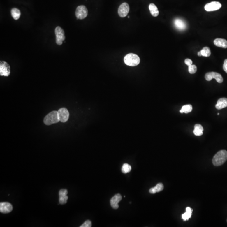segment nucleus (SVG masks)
Masks as SVG:
<instances>
[{
    "label": "nucleus",
    "mask_w": 227,
    "mask_h": 227,
    "mask_svg": "<svg viewBox=\"0 0 227 227\" xmlns=\"http://www.w3.org/2000/svg\"><path fill=\"white\" fill-rule=\"evenodd\" d=\"M227 160V151H219L214 156L212 159V163L215 166L223 165Z\"/></svg>",
    "instance_id": "nucleus-1"
},
{
    "label": "nucleus",
    "mask_w": 227,
    "mask_h": 227,
    "mask_svg": "<svg viewBox=\"0 0 227 227\" xmlns=\"http://www.w3.org/2000/svg\"><path fill=\"white\" fill-rule=\"evenodd\" d=\"M222 7V5L219 2L213 1L207 4L205 6V9L207 11H212L219 10Z\"/></svg>",
    "instance_id": "nucleus-9"
},
{
    "label": "nucleus",
    "mask_w": 227,
    "mask_h": 227,
    "mask_svg": "<svg viewBox=\"0 0 227 227\" xmlns=\"http://www.w3.org/2000/svg\"><path fill=\"white\" fill-rule=\"evenodd\" d=\"M164 185L162 183H159L155 187L150 189L149 192L151 194H155L157 192L161 191L164 189Z\"/></svg>",
    "instance_id": "nucleus-16"
},
{
    "label": "nucleus",
    "mask_w": 227,
    "mask_h": 227,
    "mask_svg": "<svg viewBox=\"0 0 227 227\" xmlns=\"http://www.w3.org/2000/svg\"><path fill=\"white\" fill-rule=\"evenodd\" d=\"M13 210L12 205L10 203L3 202L0 203V212L4 214L10 213Z\"/></svg>",
    "instance_id": "nucleus-11"
},
{
    "label": "nucleus",
    "mask_w": 227,
    "mask_h": 227,
    "mask_svg": "<svg viewBox=\"0 0 227 227\" xmlns=\"http://www.w3.org/2000/svg\"><path fill=\"white\" fill-rule=\"evenodd\" d=\"M215 107L216 109L218 110H221L227 107V98H222L218 100Z\"/></svg>",
    "instance_id": "nucleus-14"
},
{
    "label": "nucleus",
    "mask_w": 227,
    "mask_h": 227,
    "mask_svg": "<svg viewBox=\"0 0 227 227\" xmlns=\"http://www.w3.org/2000/svg\"><path fill=\"white\" fill-rule=\"evenodd\" d=\"M56 36V43L59 45H61L63 41L65 40V36L63 29L59 26H57L55 30Z\"/></svg>",
    "instance_id": "nucleus-4"
},
{
    "label": "nucleus",
    "mask_w": 227,
    "mask_h": 227,
    "mask_svg": "<svg viewBox=\"0 0 227 227\" xmlns=\"http://www.w3.org/2000/svg\"><path fill=\"white\" fill-rule=\"evenodd\" d=\"M185 63L188 65V66H189L192 64L193 62L190 59H186L185 60Z\"/></svg>",
    "instance_id": "nucleus-28"
},
{
    "label": "nucleus",
    "mask_w": 227,
    "mask_h": 227,
    "mask_svg": "<svg viewBox=\"0 0 227 227\" xmlns=\"http://www.w3.org/2000/svg\"><path fill=\"white\" fill-rule=\"evenodd\" d=\"M122 199V196L120 194L115 195L113 197H112L110 200V205L112 208L117 209L118 208V203L120 202Z\"/></svg>",
    "instance_id": "nucleus-12"
},
{
    "label": "nucleus",
    "mask_w": 227,
    "mask_h": 227,
    "mask_svg": "<svg viewBox=\"0 0 227 227\" xmlns=\"http://www.w3.org/2000/svg\"><path fill=\"white\" fill-rule=\"evenodd\" d=\"M192 110V106L191 104H188V105H184L182 107L181 110L180 111V112L181 113L187 114L191 112Z\"/></svg>",
    "instance_id": "nucleus-21"
},
{
    "label": "nucleus",
    "mask_w": 227,
    "mask_h": 227,
    "mask_svg": "<svg viewBox=\"0 0 227 227\" xmlns=\"http://www.w3.org/2000/svg\"><path fill=\"white\" fill-rule=\"evenodd\" d=\"M205 78L206 80L208 81L211 80L212 79H215L217 82L219 83H222L224 80L222 75L220 74L215 72H210L207 73L205 75Z\"/></svg>",
    "instance_id": "nucleus-8"
},
{
    "label": "nucleus",
    "mask_w": 227,
    "mask_h": 227,
    "mask_svg": "<svg viewBox=\"0 0 227 227\" xmlns=\"http://www.w3.org/2000/svg\"><path fill=\"white\" fill-rule=\"evenodd\" d=\"M149 9L150 11L151 14L153 17H156L158 16L159 14L157 7L154 3H151L149 6Z\"/></svg>",
    "instance_id": "nucleus-18"
},
{
    "label": "nucleus",
    "mask_w": 227,
    "mask_h": 227,
    "mask_svg": "<svg viewBox=\"0 0 227 227\" xmlns=\"http://www.w3.org/2000/svg\"><path fill=\"white\" fill-rule=\"evenodd\" d=\"M88 14V9L85 6H79L77 7L75 11V15L78 19L83 20L87 17Z\"/></svg>",
    "instance_id": "nucleus-5"
},
{
    "label": "nucleus",
    "mask_w": 227,
    "mask_h": 227,
    "mask_svg": "<svg viewBox=\"0 0 227 227\" xmlns=\"http://www.w3.org/2000/svg\"><path fill=\"white\" fill-rule=\"evenodd\" d=\"M175 26L178 30L182 31L186 28V24L184 20L179 18L176 19L174 22Z\"/></svg>",
    "instance_id": "nucleus-13"
},
{
    "label": "nucleus",
    "mask_w": 227,
    "mask_h": 227,
    "mask_svg": "<svg viewBox=\"0 0 227 227\" xmlns=\"http://www.w3.org/2000/svg\"><path fill=\"white\" fill-rule=\"evenodd\" d=\"M192 209H191L189 207H188L186 208V212L183 214L182 215V218L184 221L187 220H189L191 218L192 212Z\"/></svg>",
    "instance_id": "nucleus-19"
},
{
    "label": "nucleus",
    "mask_w": 227,
    "mask_h": 227,
    "mask_svg": "<svg viewBox=\"0 0 227 227\" xmlns=\"http://www.w3.org/2000/svg\"><path fill=\"white\" fill-rule=\"evenodd\" d=\"M131 170V165L128 164H124L122 165V172L124 174L130 172Z\"/></svg>",
    "instance_id": "nucleus-23"
},
{
    "label": "nucleus",
    "mask_w": 227,
    "mask_h": 227,
    "mask_svg": "<svg viewBox=\"0 0 227 227\" xmlns=\"http://www.w3.org/2000/svg\"><path fill=\"white\" fill-rule=\"evenodd\" d=\"M220 115V114H219V113L217 114V115Z\"/></svg>",
    "instance_id": "nucleus-31"
},
{
    "label": "nucleus",
    "mask_w": 227,
    "mask_h": 227,
    "mask_svg": "<svg viewBox=\"0 0 227 227\" xmlns=\"http://www.w3.org/2000/svg\"><path fill=\"white\" fill-rule=\"evenodd\" d=\"M11 73L10 66L6 61H0V75L8 77Z\"/></svg>",
    "instance_id": "nucleus-6"
},
{
    "label": "nucleus",
    "mask_w": 227,
    "mask_h": 227,
    "mask_svg": "<svg viewBox=\"0 0 227 227\" xmlns=\"http://www.w3.org/2000/svg\"><path fill=\"white\" fill-rule=\"evenodd\" d=\"M59 119L63 123L66 122L69 119L70 113L66 108L63 107L58 111Z\"/></svg>",
    "instance_id": "nucleus-7"
},
{
    "label": "nucleus",
    "mask_w": 227,
    "mask_h": 227,
    "mask_svg": "<svg viewBox=\"0 0 227 227\" xmlns=\"http://www.w3.org/2000/svg\"><path fill=\"white\" fill-rule=\"evenodd\" d=\"M130 11L129 5L127 3L122 4L118 8V15L121 17H125L128 15Z\"/></svg>",
    "instance_id": "nucleus-10"
},
{
    "label": "nucleus",
    "mask_w": 227,
    "mask_h": 227,
    "mask_svg": "<svg viewBox=\"0 0 227 227\" xmlns=\"http://www.w3.org/2000/svg\"><path fill=\"white\" fill-rule=\"evenodd\" d=\"M223 69L226 73H227V59H226L224 61V65H223Z\"/></svg>",
    "instance_id": "nucleus-29"
},
{
    "label": "nucleus",
    "mask_w": 227,
    "mask_h": 227,
    "mask_svg": "<svg viewBox=\"0 0 227 227\" xmlns=\"http://www.w3.org/2000/svg\"><path fill=\"white\" fill-rule=\"evenodd\" d=\"M214 43L217 47L224 48H227V41L224 39L217 38L214 41Z\"/></svg>",
    "instance_id": "nucleus-15"
},
{
    "label": "nucleus",
    "mask_w": 227,
    "mask_h": 227,
    "mask_svg": "<svg viewBox=\"0 0 227 227\" xmlns=\"http://www.w3.org/2000/svg\"><path fill=\"white\" fill-rule=\"evenodd\" d=\"M200 51L202 54V56L203 57H209L211 54L210 48L207 47H204Z\"/></svg>",
    "instance_id": "nucleus-22"
},
{
    "label": "nucleus",
    "mask_w": 227,
    "mask_h": 227,
    "mask_svg": "<svg viewBox=\"0 0 227 227\" xmlns=\"http://www.w3.org/2000/svg\"><path fill=\"white\" fill-rule=\"evenodd\" d=\"M68 194V191L65 189H62L60 190L59 192V196H62L67 195Z\"/></svg>",
    "instance_id": "nucleus-27"
},
{
    "label": "nucleus",
    "mask_w": 227,
    "mask_h": 227,
    "mask_svg": "<svg viewBox=\"0 0 227 227\" xmlns=\"http://www.w3.org/2000/svg\"><path fill=\"white\" fill-rule=\"evenodd\" d=\"M204 128L200 124H196L194 126V130L193 131L195 135L196 136H201L203 135V132Z\"/></svg>",
    "instance_id": "nucleus-17"
},
{
    "label": "nucleus",
    "mask_w": 227,
    "mask_h": 227,
    "mask_svg": "<svg viewBox=\"0 0 227 227\" xmlns=\"http://www.w3.org/2000/svg\"><path fill=\"white\" fill-rule=\"evenodd\" d=\"M68 197L67 195L64 196H59V202L61 205H64L66 204L68 200Z\"/></svg>",
    "instance_id": "nucleus-24"
},
{
    "label": "nucleus",
    "mask_w": 227,
    "mask_h": 227,
    "mask_svg": "<svg viewBox=\"0 0 227 227\" xmlns=\"http://www.w3.org/2000/svg\"><path fill=\"white\" fill-rule=\"evenodd\" d=\"M124 61L126 65L135 66L139 64L140 62V59L138 55L131 53L125 56Z\"/></svg>",
    "instance_id": "nucleus-2"
},
{
    "label": "nucleus",
    "mask_w": 227,
    "mask_h": 227,
    "mask_svg": "<svg viewBox=\"0 0 227 227\" xmlns=\"http://www.w3.org/2000/svg\"><path fill=\"white\" fill-rule=\"evenodd\" d=\"M197 71V67L195 65H190L189 66V72L190 74L195 73Z\"/></svg>",
    "instance_id": "nucleus-25"
},
{
    "label": "nucleus",
    "mask_w": 227,
    "mask_h": 227,
    "mask_svg": "<svg viewBox=\"0 0 227 227\" xmlns=\"http://www.w3.org/2000/svg\"><path fill=\"white\" fill-rule=\"evenodd\" d=\"M198 56H199V57H201V56H202L201 51H200L198 52Z\"/></svg>",
    "instance_id": "nucleus-30"
},
{
    "label": "nucleus",
    "mask_w": 227,
    "mask_h": 227,
    "mask_svg": "<svg viewBox=\"0 0 227 227\" xmlns=\"http://www.w3.org/2000/svg\"><path fill=\"white\" fill-rule=\"evenodd\" d=\"M11 15L15 20H18L20 17L21 12L17 8H13L11 10Z\"/></svg>",
    "instance_id": "nucleus-20"
},
{
    "label": "nucleus",
    "mask_w": 227,
    "mask_h": 227,
    "mask_svg": "<svg viewBox=\"0 0 227 227\" xmlns=\"http://www.w3.org/2000/svg\"><path fill=\"white\" fill-rule=\"evenodd\" d=\"M92 226V223L90 220H87L82 224L80 227H91Z\"/></svg>",
    "instance_id": "nucleus-26"
},
{
    "label": "nucleus",
    "mask_w": 227,
    "mask_h": 227,
    "mask_svg": "<svg viewBox=\"0 0 227 227\" xmlns=\"http://www.w3.org/2000/svg\"><path fill=\"white\" fill-rule=\"evenodd\" d=\"M60 121L58 111H53L45 117L43 122L45 125H50L56 124Z\"/></svg>",
    "instance_id": "nucleus-3"
}]
</instances>
